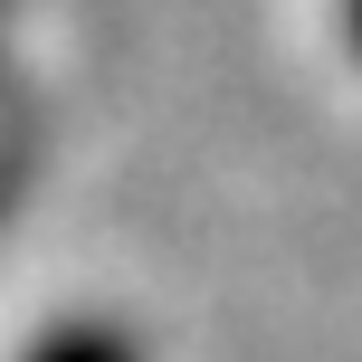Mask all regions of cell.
<instances>
[{"label": "cell", "mask_w": 362, "mask_h": 362, "mask_svg": "<svg viewBox=\"0 0 362 362\" xmlns=\"http://www.w3.org/2000/svg\"><path fill=\"white\" fill-rule=\"evenodd\" d=\"M38 362H124V353H115V344H95V334H76V344H48Z\"/></svg>", "instance_id": "1"}]
</instances>
